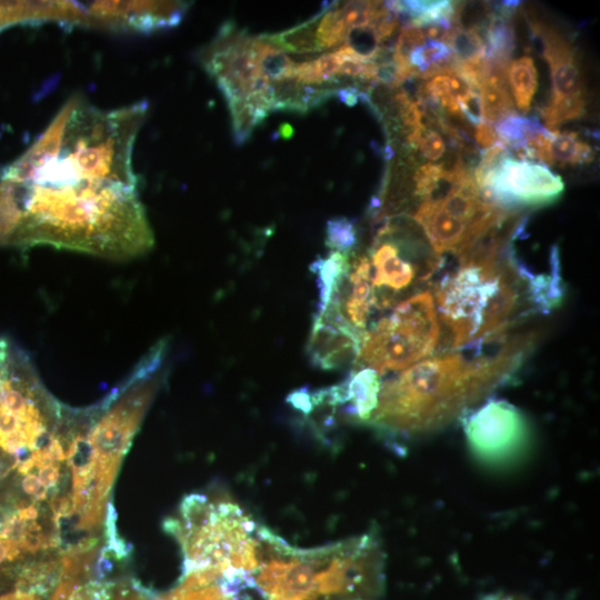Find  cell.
Here are the masks:
<instances>
[{
  "instance_id": "32",
  "label": "cell",
  "mask_w": 600,
  "mask_h": 600,
  "mask_svg": "<svg viewBox=\"0 0 600 600\" xmlns=\"http://www.w3.org/2000/svg\"><path fill=\"white\" fill-rule=\"evenodd\" d=\"M137 596H129L121 600H139ZM50 600H86L78 592L76 583L70 578L61 577Z\"/></svg>"
},
{
  "instance_id": "14",
  "label": "cell",
  "mask_w": 600,
  "mask_h": 600,
  "mask_svg": "<svg viewBox=\"0 0 600 600\" xmlns=\"http://www.w3.org/2000/svg\"><path fill=\"white\" fill-rule=\"evenodd\" d=\"M331 302L350 327L366 333L373 307L371 266L367 256L357 254L350 260L347 277Z\"/></svg>"
},
{
  "instance_id": "11",
  "label": "cell",
  "mask_w": 600,
  "mask_h": 600,
  "mask_svg": "<svg viewBox=\"0 0 600 600\" xmlns=\"http://www.w3.org/2000/svg\"><path fill=\"white\" fill-rule=\"evenodd\" d=\"M472 452L481 460L498 463L514 458L529 439L523 414L504 400H489L464 422Z\"/></svg>"
},
{
  "instance_id": "30",
  "label": "cell",
  "mask_w": 600,
  "mask_h": 600,
  "mask_svg": "<svg viewBox=\"0 0 600 600\" xmlns=\"http://www.w3.org/2000/svg\"><path fill=\"white\" fill-rule=\"evenodd\" d=\"M461 114L470 123L478 126L483 121L481 99L478 91H472L470 96L458 101Z\"/></svg>"
},
{
  "instance_id": "34",
  "label": "cell",
  "mask_w": 600,
  "mask_h": 600,
  "mask_svg": "<svg viewBox=\"0 0 600 600\" xmlns=\"http://www.w3.org/2000/svg\"><path fill=\"white\" fill-rule=\"evenodd\" d=\"M427 40L446 42L450 30L442 28L439 24H427L420 28Z\"/></svg>"
},
{
  "instance_id": "8",
  "label": "cell",
  "mask_w": 600,
  "mask_h": 600,
  "mask_svg": "<svg viewBox=\"0 0 600 600\" xmlns=\"http://www.w3.org/2000/svg\"><path fill=\"white\" fill-rule=\"evenodd\" d=\"M370 249L373 307L390 309L428 282L442 267V257L396 217L377 224Z\"/></svg>"
},
{
  "instance_id": "28",
  "label": "cell",
  "mask_w": 600,
  "mask_h": 600,
  "mask_svg": "<svg viewBox=\"0 0 600 600\" xmlns=\"http://www.w3.org/2000/svg\"><path fill=\"white\" fill-rule=\"evenodd\" d=\"M21 23H31L29 1H0V31Z\"/></svg>"
},
{
  "instance_id": "24",
  "label": "cell",
  "mask_w": 600,
  "mask_h": 600,
  "mask_svg": "<svg viewBox=\"0 0 600 600\" xmlns=\"http://www.w3.org/2000/svg\"><path fill=\"white\" fill-rule=\"evenodd\" d=\"M479 94L483 121L494 126L503 118L516 113L509 89L480 86Z\"/></svg>"
},
{
  "instance_id": "27",
  "label": "cell",
  "mask_w": 600,
  "mask_h": 600,
  "mask_svg": "<svg viewBox=\"0 0 600 600\" xmlns=\"http://www.w3.org/2000/svg\"><path fill=\"white\" fill-rule=\"evenodd\" d=\"M446 173L447 170L441 163H424L418 167L412 176V197L420 201L426 199L438 187Z\"/></svg>"
},
{
  "instance_id": "22",
  "label": "cell",
  "mask_w": 600,
  "mask_h": 600,
  "mask_svg": "<svg viewBox=\"0 0 600 600\" xmlns=\"http://www.w3.org/2000/svg\"><path fill=\"white\" fill-rule=\"evenodd\" d=\"M493 127L499 141L514 149L523 147L532 133L544 128L537 118H527L517 113L503 118Z\"/></svg>"
},
{
  "instance_id": "1",
  "label": "cell",
  "mask_w": 600,
  "mask_h": 600,
  "mask_svg": "<svg viewBox=\"0 0 600 600\" xmlns=\"http://www.w3.org/2000/svg\"><path fill=\"white\" fill-rule=\"evenodd\" d=\"M154 244L138 186L40 169L23 179L0 172V247L52 246L131 259Z\"/></svg>"
},
{
  "instance_id": "17",
  "label": "cell",
  "mask_w": 600,
  "mask_h": 600,
  "mask_svg": "<svg viewBox=\"0 0 600 600\" xmlns=\"http://www.w3.org/2000/svg\"><path fill=\"white\" fill-rule=\"evenodd\" d=\"M507 78L517 108L523 113L528 112L538 87V72L533 59L524 56L509 62Z\"/></svg>"
},
{
  "instance_id": "12",
  "label": "cell",
  "mask_w": 600,
  "mask_h": 600,
  "mask_svg": "<svg viewBox=\"0 0 600 600\" xmlns=\"http://www.w3.org/2000/svg\"><path fill=\"white\" fill-rule=\"evenodd\" d=\"M189 6L183 1L87 2V26L113 31L152 32L179 24Z\"/></svg>"
},
{
  "instance_id": "21",
  "label": "cell",
  "mask_w": 600,
  "mask_h": 600,
  "mask_svg": "<svg viewBox=\"0 0 600 600\" xmlns=\"http://www.w3.org/2000/svg\"><path fill=\"white\" fill-rule=\"evenodd\" d=\"M550 152L553 164H588L594 159L590 144L580 140L578 133L572 131H556Z\"/></svg>"
},
{
  "instance_id": "7",
  "label": "cell",
  "mask_w": 600,
  "mask_h": 600,
  "mask_svg": "<svg viewBox=\"0 0 600 600\" xmlns=\"http://www.w3.org/2000/svg\"><path fill=\"white\" fill-rule=\"evenodd\" d=\"M440 338L438 313L430 290L399 302L390 314L367 329L354 360L379 376L401 371L431 354Z\"/></svg>"
},
{
  "instance_id": "16",
  "label": "cell",
  "mask_w": 600,
  "mask_h": 600,
  "mask_svg": "<svg viewBox=\"0 0 600 600\" xmlns=\"http://www.w3.org/2000/svg\"><path fill=\"white\" fill-rule=\"evenodd\" d=\"M324 9L326 3L322 4L318 13L304 22L280 32L263 33L260 36L283 52L288 51L300 54L322 51L317 39V28Z\"/></svg>"
},
{
  "instance_id": "18",
  "label": "cell",
  "mask_w": 600,
  "mask_h": 600,
  "mask_svg": "<svg viewBox=\"0 0 600 600\" xmlns=\"http://www.w3.org/2000/svg\"><path fill=\"white\" fill-rule=\"evenodd\" d=\"M250 51L260 73L269 80L292 76L296 62L261 36L252 38Z\"/></svg>"
},
{
  "instance_id": "6",
  "label": "cell",
  "mask_w": 600,
  "mask_h": 600,
  "mask_svg": "<svg viewBox=\"0 0 600 600\" xmlns=\"http://www.w3.org/2000/svg\"><path fill=\"white\" fill-rule=\"evenodd\" d=\"M61 406L46 389L30 357L0 337V450L41 449L60 420Z\"/></svg>"
},
{
  "instance_id": "31",
  "label": "cell",
  "mask_w": 600,
  "mask_h": 600,
  "mask_svg": "<svg viewBox=\"0 0 600 600\" xmlns=\"http://www.w3.org/2000/svg\"><path fill=\"white\" fill-rule=\"evenodd\" d=\"M316 67L320 73V76L323 78V80L328 82H336V78L338 76L339 70V59L336 56L334 51L324 53L317 59H313Z\"/></svg>"
},
{
  "instance_id": "36",
  "label": "cell",
  "mask_w": 600,
  "mask_h": 600,
  "mask_svg": "<svg viewBox=\"0 0 600 600\" xmlns=\"http://www.w3.org/2000/svg\"><path fill=\"white\" fill-rule=\"evenodd\" d=\"M278 132L281 138L288 140L293 136V128L291 124L284 122L279 126Z\"/></svg>"
},
{
  "instance_id": "25",
  "label": "cell",
  "mask_w": 600,
  "mask_h": 600,
  "mask_svg": "<svg viewBox=\"0 0 600 600\" xmlns=\"http://www.w3.org/2000/svg\"><path fill=\"white\" fill-rule=\"evenodd\" d=\"M231 116L233 139L236 144L246 143L251 137L254 128L266 118L260 116L246 99L227 100Z\"/></svg>"
},
{
  "instance_id": "20",
  "label": "cell",
  "mask_w": 600,
  "mask_h": 600,
  "mask_svg": "<svg viewBox=\"0 0 600 600\" xmlns=\"http://www.w3.org/2000/svg\"><path fill=\"white\" fill-rule=\"evenodd\" d=\"M458 64H479L483 61L486 46L474 29L453 27L444 42Z\"/></svg>"
},
{
  "instance_id": "19",
  "label": "cell",
  "mask_w": 600,
  "mask_h": 600,
  "mask_svg": "<svg viewBox=\"0 0 600 600\" xmlns=\"http://www.w3.org/2000/svg\"><path fill=\"white\" fill-rule=\"evenodd\" d=\"M514 48L516 34L510 19L491 12L486 24L484 57H493L510 62Z\"/></svg>"
},
{
  "instance_id": "37",
  "label": "cell",
  "mask_w": 600,
  "mask_h": 600,
  "mask_svg": "<svg viewBox=\"0 0 600 600\" xmlns=\"http://www.w3.org/2000/svg\"><path fill=\"white\" fill-rule=\"evenodd\" d=\"M481 600H527V599L519 598L516 596L496 593V594L486 596Z\"/></svg>"
},
{
  "instance_id": "3",
  "label": "cell",
  "mask_w": 600,
  "mask_h": 600,
  "mask_svg": "<svg viewBox=\"0 0 600 600\" xmlns=\"http://www.w3.org/2000/svg\"><path fill=\"white\" fill-rule=\"evenodd\" d=\"M453 258V270L436 283L437 313L453 348H480L504 334L520 317L524 299L531 303L532 273L517 260L510 237L496 229Z\"/></svg>"
},
{
  "instance_id": "9",
  "label": "cell",
  "mask_w": 600,
  "mask_h": 600,
  "mask_svg": "<svg viewBox=\"0 0 600 600\" xmlns=\"http://www.w3.org/2000/svg\"><path fill=\"white\" fill-rule=\"evenodd\" d=\"M529 40L532 49L550 67L552 94L541 110V117L550 131L562 123L581 118L586 113L583 79L570 42L551 28L528 20Z\"/></svg>"
},
{
  "instance_id": "5",
  "label": "cell",
  "mask_w": 600,
  "mask_h": 600,
  "mask_svg": "<svg viewBox=\"0 0 600 600\" xmlns=\"http://www.w3.org/2000/svg\"><path fill=\"white\" fill-rule=\"evenodd\" d=\"M164 528L182 548L184 576L203 569L252 576L268 529L231 499L196 493L182 500L179 518Z\"/></svg>"
},
{
  "instance_id": "33",
  "label": "cell",
  "mask_w": 600,
  "mask_h": 600,
  "mask_svg": "<svg viewBox=\"0 0 600 600\" xmlns=\"http://www.w3.org/2000/svg\"><path fill=\"white\" fill-rule=\"evenodd\" d=\"M474 141L480 151L487 150L499 142L494 127L486 121L476 126Z\"/></svg>"
},
{
  "instance_id": "13",
  "label": "cell",
  "mask_w": 600,
  "mask_h": 600,
  "mask_svg": "<svg viewBox=\"0 0 600 600\" xmlns=\"http://www.w3.org/2000/svg\"><path fill=\"white\" fill-rule=\"evenodd\" d=\"M363 336L347 323L336 303H329L314 314L307 343L309 361L321 370L341 369L356 360Z\"/></svg>"
},
{
  "instance_id": "23",
  "label": "cell",
  "mask_w": 600,
  "mask_h": 600,
  "mask_svg": "<svg viewBox=\"0 0 600 600\" xmlns=\"http://www.w3.org/2000/svg\"><path fill=\"white\" fill-rule=\"evenodd\" d=\"M338 3L327 2L324 12L319 20L317 39L322 50L342 46L349 32Z\"/></svg>"
},
{
  "instance_id": "15",
  "label": "cell",
  "mask_w": 600,
  "mask_h": 600,
  "mask_svg": "<svg viewBox=\"0 0 600 600\" xmlns=\"http://www.w3.org/2000/svg\"><path fill=\"white\" fill-rule=\"evenodd\" d=\"M349 254L331 250L326 257H317L310 264L311 272L316 276L319 302L316 314L337 297L349 270Z\"/></svg>"
},
{
  "instance_id": "29",
  "label": "cell",
  "mask_w": 600,
  "mask_h": 600,
  "mask_svg": "<svg viewBox=\"0 0 600 600\" xmlns=\"http://www.w3.org/2000/svg\"><path fill=\"white\" fill-rule=\"evenodd\" d=\"M423 158L439 160L446 152V143L441 134L433 129H426L418 140L417 147Z\"/></svg>"
},
{
  "instance_id": "26",
  "label": "cell",
  "mask_w": 600,
  "mask_h": 600,
  "mask_svg": "<svg viewBox=\"0 0 600 600\" xmlns=\"http://www.w3.org/2000/svg\"><path fill=\"white\" fill-rule=\"evenodd\" d=\"M358 243L356 220L346 217L329 219L326 227V244L331 250L350 254Z\"/></svg>"
},
{
  "instance_id": "35",
  "label": "cell",
  "mask_w": 600,
  "mask_h": 600,
  "mask_svg": "<svg viewBox=\"0 0 600 600\" xmlns=\"http://www.w3.org/2000/svg\"><path fill=\"white\" fill-rule=\"evenodd\" d=\"M338 98L348 107H353L359 101V89L354 86H347L338 89Z\"/></svg>"
},
{
  "instance_id": "2",
  "label": "cell",
  "mask_w": 600,
  "mask_h": 600,
  "mask_svg": "<svg viewBox=\"0 0 600 600\" xmlns=\"http://www.w3.org/2000/svg\"><path fill=\"white\" fill-rule=\"evenodd\" d=\"M533 343V334H523L509 339L493 354L468 359L446 352L421 360L381 382L367 424L388 438L442 428L507 382Z\"/></svg>"
},
{
  "instance_id": "10",
  "label": "cell",
  "mask_w": 600,
  "mask_h": 600,
  "mask_svg": "<svg viewBox=\"0 0 600 600\" xmlns=\"http://www.w3.org/2000/svg\"><path fill=\"white\" fill-rule=\"evenodd\" d=\"M481 199L509 210L543 206L557 200L564 189L562 178L546 164L504 158L478 184Z\"/></svg>"
},
{
  "instance_id": "4",
  "label": "cell",
  "mask_w": 600,
  "mask_h": 600,
  "mask_svg": "<svg viewBox=\"0 0 600 600\" xmlns=\"http://www.w3.org/2000/svg\"><path fill=\"white\" fill-rule=\"evenodd\" d=\"M252 578L266 600H380L384 553L373 532L299 549L270 530Z\"/></svg>"
}]
</instances>
